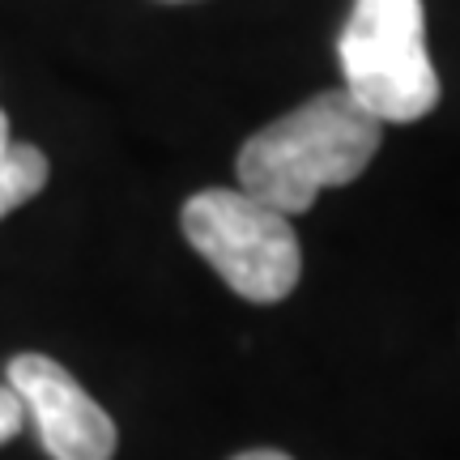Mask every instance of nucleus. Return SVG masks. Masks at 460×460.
Instances as JSON below:
<instances>
[{
    "mask_svg": "<svg viewBox=\"0 0 460 460\" xmlns=\"http://www.w3.org/2000/svg\"><path fill=\"white\" fill-rule=\"evenodd\" d=\"M384 124L349 90H324L247 137L239 149V188L278 214H307L324 188L354 183L371 166Z\"/></svg>",
    "mask_w": 460,
    "mask_h": 460,
    "instance_id": "nucleus-1",
    "label": "nucleus"
},
{
    "mask_svg": "<svg viewBox=\"0 0 460 460\" xmlns=\"http://www.w3.org/2000/svg\"><path fill=\"white\" fill-rule=\"evenodd\" d=\"M337 56L345 90L379 124H413L435 111L439 73L427 56L422 0H354Z\"/></svg>",
    "mask_w": 460,
    "mask_h": 460,
    "instance_id": "nucleus-2",
    "label": "nucleus"
},
{
    "mask_svg": "<svg viewBox=\"0 0 460 460\" xmlns=\"http://www.w3.org/2000/svg\"><path fill=\"white\" fill-rule=\"evenodd\" d=\"M180 226L214 273L247 303H281L298 286L303 247L290 217L247 197L243 188H209L183 205Z\"/></svg>",
    "mask_w": 460,
    "mask_h": 460,
    "instance_id": "nucleus-3",
    "label": "nucleus"
},
{
    "mask_svg": "<svg viewBox=\"0 0 460 460\" xmlns=\"http://www.w3.org/2000/svg\"><path fill=\"white\" fill-rule=\"evenodd\" d=\"M4 384L22 396L26 418H34L39 439L51 460H111L115 422L94 396L48 354H17L4 371Z\"/></svg>",
    "mask_w": 460,
    "mask_h": 460,
    "instance_id": "nucleus-4",
    "label": "nucleus"
},
{
    "mask_svg": "<svg viewBox=\"0 0 460 460\" xmlns=\"http://www.w3.org/2000/svg\"><path fill=\"white\" fill-rule=\"evenodd\" d=\"M48 154L34 146H9L0 154V217L34 200L48 183Z\"/></svg>",
    "mask_w": 460,
    "mask_h": 460,
    "instance_id": "nucleus-5",
    "label": "nucleus"
},
{
    "mask_svg": "<svg viewBox=\"0 0 460 460\" xmlns=\"http://www.w3.org/2000/svg\"><path fill=\"white\" fill-rule=\"evenodd\" d=\"M22 427H26V405H22V396L9 384H0V444L17 439Z\"/></svg>",
    "mask_w": 460,
    "mask_h": 460,
    "instance_id": "nucleus-6",
    "label": "nucleus"
},
{
    "mask_svg": "<svg viewBox=\"0 0 460 460\" xmlns=\"http://www.w3.org/2000/svg\"><path fill=\"white\" fill-rule=\"evenodd\" d=\"M234 460H295V456H286L278 447H252V452H239Z\"/></svg>",
    "mask_w": 460,
    "mask_h": 460,
    "instance_id": "nucleus-7",
    "label": "nucleus"
},
{
    "mask_svg": "<svg viewBox=\"0 0 460 460\" xmlns=\"http://www.w3.org/2000/svg\"><path fill=\"white\" fill-rule=\"evenodd\" d=\"M9 146H13V141H9V115L0 111V154H4Z\"/></svg>",
    "mask_w": 460,
    "mask_h": 460,
    "instance_id": "nucleus-8",
    "label": "nucleus"
}]
</instances>
